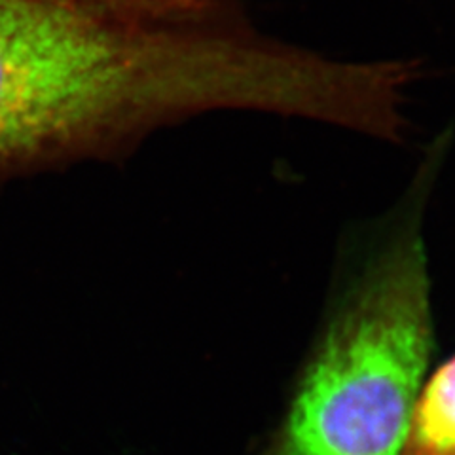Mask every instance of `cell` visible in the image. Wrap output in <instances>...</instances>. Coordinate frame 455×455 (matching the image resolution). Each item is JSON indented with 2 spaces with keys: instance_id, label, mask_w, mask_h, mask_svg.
Here are the masks:
<instances>
[{
  "instance_id": "cell-1",
  "label": "cell",
  "mask_w": 455,
  "mask_h": 455,
  "mask_svg": "<svg viewBox=\"0 0 455 455\" xmlns=\"http://www.w3.org/2000/svg\"><path fill=\"white\" fill-rule=\"evenodd\" d=\"M366 97L359 63L275 46L230 0H0V171L219 108L351 125Z\"/></svg>"
},
{
  "instance_id": "cell-2",
  "label": "cell",
  "mask_w": 455,
  "mask_h": 455,
  "mask_svg": "<svg viewBox=\"0 0 455 455\" xmlns=\"http://www.w3.org/2000/svg\"><path fill=\"white\" fill-rule=\"evenodd\" d=\"M431 353L427 259L408 226L338 304L264 455H401Z\"/></svg>"
},
{
  "instance_id": "cell-3",
  "label": "cell",
  "mask_w": 455,
  "mask_h": 455,
  "mask_svg": "<svg viewBox=\"0 0 455 455\" xmlns=\"http://www.w3.org/2000/svg\"><path fill=\"white\" fill-rule=\"evenodd\" d=\"M401 455H455V355L418 395Z\"/></svg>"
}]
</instances>
